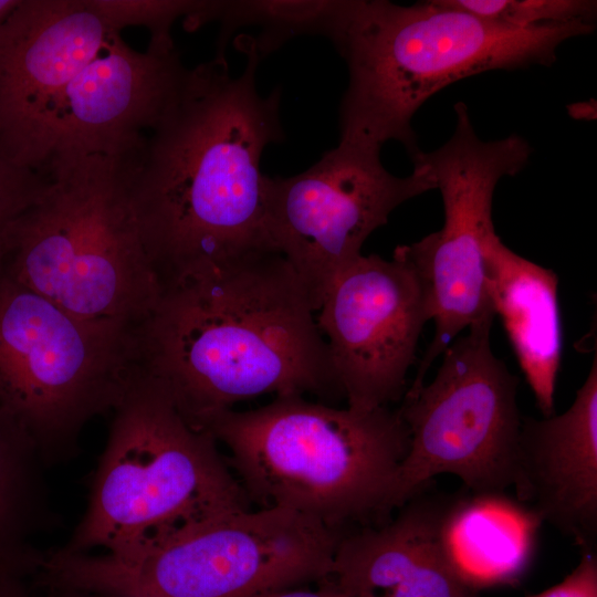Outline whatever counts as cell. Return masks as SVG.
I'll use <instances>...</instances> for the list:
<instances>
[{"mask_svg":"<svg viewBox=\"0 0 597 597\" xmlns=\"http://www.w3.org/2000/svg\"><path fill=\"white\" fill-rule=\"evenodd\" d=\"M233 43L247 56L242 72L231 74L216 56L187 69L138 157L132 200L160 285L203 262L276 251L260 163L265 147L284 138L282 93L259 92L251 35Z\"/></svg>","mask_w":597,"mask_h":597,"instance_id":"obj_1","label":"cell"},{"mask_svg":"<svg viewBox=\"0 0 597 597\" xmlns=\"http://www.w3.org/2000/svg\"><path fill=\"white\" fill-rule=\"evenodd\" d=\"M315 314L277 251L203 262L165 283L137 326L140 368L199 430L261 395L342 394Z\"/></svg>","mask_w":597,"mask_h":597,"instance_id":"obj_2","label":"cell"},{"mask_svg":"<svg viewBox=\"0 0 597 597\" xmlns=\"http://www.w3.org/2000/svg\"><path fill=\"white\" fill-rule=\"evenodd\" d=\"M595 28L569 22L515 29L443 0H349L333 42L348 70L339 139L380 149L396 140L412 157L420 149L411 121L433 94L486 71L549 66L563 42Z\"/></svg>","mask_w":597,"mask_h":597,"instance_id":"obj_3","label":"cell"},{"mask_svg":"<svg viewBox=\"0 0 597 597\" xmlns=\"http://www.w3.org/2000/svg\"><path fill=\"white\" fill-rule=\"evenodd\" d=\"M208 431L230 451L249 501L310 516L346 533L390 519L409 432L398 409L336 408L301 395L224 410Z\"/></svg>","mask_w":597,"mask_h":597,"instance_id":"obj_4","label":"cell"},{"mask_svg":"<svg viewBox=\"0 0 597 597\" xmlns=\"http://www.w3.org/2000/svg\"><path fill=\"white\" fill-rule=\"evenodd\" d=\"M143 146L51 157L10 228L2 268L77 317L137 327L161 292L132 200Z\"/></svg>","mask_w":597,"mask_h":597,"instance_id":"obj_5","label":"cell"},{"mask_svg":"<svg viewBox=\"0 0 597 597\" xmlns=\"http://www.w3.org/2000/svg\"><path fill=\"white\" fill-rule=\"evenodd\" d=\"M69 554L129 549L186 525L249 509L216 439L190 426L142 368L113 410Z\"/></svg>","mask_w":597,"mask_h":597,"instance_id":"obj_6","label":"cell"},{"mask_svg":"<svg viewBox=\"0 0 597 597\" xmlns=\"http://www.w3.org/2000/svg\"><path fill=\"white\" fill-rule=\"evenodd\" d=\"M345 533L298 512H226L134 548L60 554L69 590L136 597H255L329 576Z\"/></svg>","mask_w":597,"mask_h":597,"instance_id":"obj_7","label":"cell"},{"mask_svg":"<svg viewBox=\"0 0 597 597\" xmlns=\"http://www.w3.org/2000/svg\"><path fill=\"white\" fill-rule=\"evenodd\" d=\"M139 369L136 326L77 317L0 266V407L48 467L76 454L85 425L114 410Z\"/></svg>","mask_w":597,"mask_h":597,"instance_id":"obj_8","label":"cell"},{"mask_svg":"<svg viewBox=\"0 0 597 597\" xmlns=\"http://www.w3.org/2000/svg\"><path fill=\"white\" fill-rule=\"evenodd\" d=\"M492 324L469 327L443 352L434 379L405 392L398 410L409 448L397 475L395 510L439 474L459 478L472 493L513 488L522 423L519 379L491 349Z\"/></svg>","mask_w":597,"mask_h":597,"instance_id":"obj_9","label":"cell"},{"mask_svg":"<svg viewBox=\"0 0 597 597\" xmlns=\"http://www.w3.org/2000/svg\"><path fill=\"white\" fill-rule=\"evenodd\" d=\"M452 136L432 151L418 150L413 165L425 167L442 197L440 230L397 247L419 275L428 294L434 334L408 388L425 385L431 364L463 329L494 321L485 240L495 231L492 201L501 178L514 176L528 163L531 145L519 135L481 140L468 107L454 105Z\"/></svg>","mask_w":597,"mask_h":597,"instance_id":"obj_10","label":"cell"},{"mask_svg":"<svg viewBox=\"0 0 597 597\" xmlns=\"http://www.w3.org/2000/svg\"><path fill=\"white\" fill-rule=\"evenodd\" d=\"M380 148L341 140L306 170L264 179L265 228L317 312L366 239L401 203L436 189L428 170L389 172Z\"/></svg>","mask_w":597,"mask_h":597,"instance_id":"obj_11","label":"cell"},{"mask_svg":"<svg viewBox=\"0 0 597 597\" xmlns=\"http://www.w3.org/2000/svg\"><path fill=\"white\" fill-rule=\"evenodd\" d=\"M316 315L347 407H389L406 392L418 339L431 321L427 291L395 249L359 255L334 281Z\"/></svg>","mask_w":597,"mask_h":597,"instance_id":"obj_12","label":"cell"},{"mask_svg":"<svg viewBox=\"0 0 597 597\" xmlns=\"http://www.w3.org/2000/svg\"><path fill=\"white\" fill-rule=\"evenodd\" d=\"M187 69L176 49L138 52L119 33L34 118L10 163L42 171L69 153H125L144 145Z\"/></svg>","mask_w":597,"mask_h":597,"instance_id":"obj_13","label":"cell"},{"mask_svg":"<svg viewBox=\"0 0 597 597\" xmlns=\"http://www.w3.org/2000/svg\"><path fill=\"white\" fill-rule=\"evenodd\" d=\"M88 0H21L0 28V158L9 161L44 105L105 49Z\"/></svg>","mask_w":597,"mask_h":597,"instance_id":"obj_14","label":"cell"},{"mask_svg":"<svg viewBox=\"0 0 597 597\" xmlns=\"http://www.w3.org/2000/svg\"><path fill=\"white\" fill-rule=\"evenodd\" d=\"M420 491L395 517L346 532L327 579L348 597H479L446 542L454 495Z\"/></svg>","mask_w":597,"mask_h":597,"instance_id":"obj_15","label":"cell"},{"mask_svg":"<svg viewBox=\"0 0 597 597\" xmlns=\"http://www.w3.org/2000/svg\"><path fill=\"white\" fill-rule=\"evenodd\" d=\"M515 499L572 538L597 548V357L570 407L561 415L522 416Z\"/></svg>","mask_w":597,"mask_h":597,"instance_id":"obj_16","label":"cell"},{"mask_svg":"<svg viewBox=\"0 0 597 597\" xmlns=\"http://www.w3.org/2000/svg\"><path fill=\"white\" fill-rule=\"evenodd\" d=\"M490 292L543 417L555 415L562 353L558 279L520 256L491 232L485 240Z\"/></svg>","mask_w":597,"mask_h":597,"instance_id":"obj_17","label":"cell"},{"mask_svg":"<svg viewBox=\"0 0 597 597\" xmlns=\"http://www.w3.org/2000/svg\"><path fill=\"white\" fill-rule=\"evenodd\" d=\"M542 522L506 493L454 495L446 542L461 577L473 589L514 585L531 565Z\"/></svg>","mask_w":597,"mask_h":597,"instance_id":"obj_18","label":"cell"},{"mask_svg":"<svg viewBox=\"0 0 597 597\" xmlns=\"http://www.w3.org/2000/svg\"><path fill=\"white\" fill-rule=\"evenodd\" d=\"M45 464L22 425L0 407V578L38 570L40 535L56 530Z\"/></svg>","mask_w":597,"mask_h":597,"instance_id":"obj_19","label":"cell"},{"mask_svg":"<svg viewBox=\"0 0 597 597\" xmlns=\"http://www.w3.org/2000/svg\"><path fill=\"white\" fill-rule=\"evenodd\" d=\"M349 0H214L211 22L218 21L216 57L226 59V49L244 28L259 30L251 36L262 60L286 42L303 35L336 40Z\"/></svg>","mask_w":597,"mask_h":597,"instance_id":"obj_20","label":"cell"},{"mask_svg":"<svg viewBox=\"0 0 597 597\" xmlns=\"http://www.w3.org/2000/svg\"><path fill=\"white\" fill-rule=\"evenodd\" d=\"M443 1L450 7L515 29L569 22L595 23L597 12V2L591 0Z\"/></svg>","mask_w":597,"mask_h":597,"instance_id":"obj_21","label":"cell"},{"mask_svg":"<svg viewBox=\"0 0 597 597\" xmlns=\"http://www.w3.org/2000/svg\"><path fill=\"white\" fill-rule=\"evenodd\" d=\"M112 32L129 25L146 27L150 32L149 48L171 50L174 22L192 15L201 0H88Z\"/></svg>","mask_w":597,"mask_h":597,"instance_id":"obj_22","label":"cell"},{"mask_svg":"<svg viewBox=\"0 0 597 597\" xmlns=\"http://www.w3.org/2000/svg\"><path fill=\"white\" fill-rule=\"evenodd\" d=\"M45 180L44 171L19 167L0 158V266L11 226L33 202Z\"/></svg>","mask_w":597,"mask_h":597,"instance_id":"obj_23","label":"cell"},{"mask_svg":"<svg viewBox=\"0 0 597 597\" xmlns=\"http://www.w3.org/2000/svg\"><path fill=\"white\" fill-rule=\"evenodd\" d=\"M580 554L578 564L563 580L526 597H597V554Z\"/></svg>","mask_w":597,"mask_h":597,"instance_id":"obj_24","label":"cell"},{"mask_svg":"<svg viewBox=\"0 0 597 597\" xmlns=\"http://www.w3.org/2000/svg\"><path fill=\"white\" fill-rule=\"evenodd\" d=\"M255 597H348L329 579L320 582L316 589L283 588L270 590Z\"/></svg>","mask_w":597,"mask_h":597,"instance_id":"obj_25","label":"cell"},{"mask_svg":"<svg viewBox=\"0 0 597 597\" xmlns=\"http://www.w3.org/2000/svg\"><path fill=\"white\" fill-rule=\"evenodd\" d=\"M14 577L0 578V597H28L15 584Z\"/></svg>","mask_w":597,"mask_h":597,"instance_id":"obj_26","label":"cell"},{"mask_svg":"<svg viewBox=\"0 0 597 597\" xmlns=\"http://www.w3.org/2000/svg\"><path fill=\"white\" fill-rule=\"evenodd\" d=\"M21 0H0V28L10 17Z\"/></svg>","mask_w":597,"mask_h":597,"instance_id":"obj_27","label":"cell"},{"mask_svg":"<svg viewBox=\"0 0 597 597\" xmlns=\"http://www.w3.org/2000/svg\"><path fill=\"white\" fill-rule=\"evenodd\" d=\"M64 591L69 593V595L64 596V597H136V596L124 595V594H98V593H95L94 595H91V594L84 595L81 591H71V590H64Z\"/></svg>","mask_w":597,"mask_h":597,"instance_id":"obj_28","label":"cell"}]
</instances>
